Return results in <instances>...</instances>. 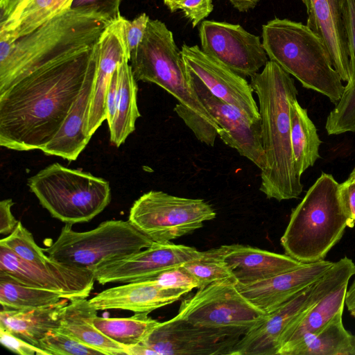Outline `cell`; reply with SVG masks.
Returning <instances> with one entry per match:
<instances>
[{"instance_id": "48", "label": "cell", "mask_w": 355, "mask_h": 355, "mask_svg": "<svg viewBox=\"0 0 355 355\" xmlns=\"http://www.w3.org/2000/svg\"><path fill=\"white\" fill-rule=\"evenodd\" d=\"M73 0H55L53 16L70 8Z\"/></svg>"}, {"instance_id": "3", "label": "cell", "mask_w": 355, "mask_h": 355, "mask_svg": "<svg viewBox=\"0 0 355 355\" xmlns=\"http://www.w3.org/2000/svg\"><path fill=\"white\" fill-rule=\"evenodd\" d=\"M110 23L69 8L15 41L0 35V94L35 69L94 46Z\"/></svg>"}, {"instance_id": "6", "label": "cell", "mask_w": 355, "mask_h": 355, "mask_svg": "<svg viewBox=\"0 0 355 355\" xmlns=\"http://www.w3.org/2000/svg\"><path fill=\"white\" fill-rule=\"evenodd\" d=\"M262 44L269 60L302 85L336 104L345 86L321 38L307 25L275 18L262 26Z\"/></svg>"}, {"instance_id": "43", "label": "cell", "mask_w": 355, "mask_h": 355, "mask_svg": "<svg viewBox=\"0 0 355 355\" xmlns=\"http://www.w3.org/2000/svg\"><path fill=\"white\" fill-rule=\"evenodd\" d=\"M14 202L8 198L0 202V233L10 234L16 227L18 220L13 216L11 208Z\"/></svg>"}, {"instance_id": "4", "label": "cell", "mask_w": 355, "mask_h": 355, "mask_svg": "<svg viewBox=\"0 0 355 355\" xmlns=\"http://www.w3.org/2000/svg\"><path fill=\"white\" fill-rule=\"evenodd\" d=\"M130 62L137 81L156 84L178 100L174 111L196 137L216 131L218 125L191 86L182 51L164 22L149 19Z\"/></svg>"}, {"instance_id": "21", "label": "cell", "mask_w": 355, "mask_h": 355, "mask_svg": "<svg viewBox=\"0 0 355 355\" xmlns=\"http://www.w3.org/2000/svg\"><path fill=\"white\" fill-rule=\"evenodd\" d=\"M187 293L164 287L153 279L130 282L107 288L89 300L98 311L122 309L150 313L178 301Z\"/></svg>"}, {"instance_id": "20", "label": "cell", "mask_w": 355, "mask_h": 355, "mask_svg": "<svg viewBox=\"0 0 355 355\" xmlns=\"http://www.w3.org/2000/svg\"><path fill=\"white\" fill-rule=\"evenodd\" d=\"M306 25L324 42L331 64L343 81L349 78V60L344 22V0H309Z\"/></svg>"}, {"instance_id": "35", "label": "cell", "mask_w": 355, "mask_h": 355, "mask_svg": "<svg viewBox=\"0 0 355 355\" xmlns=\"http://www.w3.org/2000/svg\"><path fill=\"white\" fill-rule=\"evenodd\" d=\"M38 347L48 355H96L103 353L57 329L49 331L41 340Z\"/></svg>"}, {"instance_id": "45", "label": "cell", "mask_w": 355, "mask_h": 355, "mask_svg": "<svg viewBox=\"0 0 355 355\" xmlns=\"http://www.w3.org/2000/svg\"><path fill=\"white\" fill-rule=\"evenodd\" d=\"M345 306L350 315L355 318V278L347 287Z\"/></svg>"}, {"instance_id": "47", "label": "cell", "mask_w": 355, "mask_h": 355, "mask_svg": "<svg viewBox=\"0 0 355 355\" xmlns=\"http://www.w3.org/2000/svg\"><path fill=\"white\" fill-rule=\"evenodd\" d=\"M126 350L128 355H157V352L153 349L141 343L129 347L126 349Z\"/></svg>"}, {"instance_id": "34", "label": "cell", "mask_w": 355, "mask_h": 355, "mask_svg": "<svg viewBox=\"0 0 355 355\" xmlns=\"http://www.w3.org/2000/svg\"><path fill=\"white\" fill-rule=\"evenodd\" d=\"M2 245L20 258L34 263H43L50 258L35 241L32 234L19 221L15 230L1 239Z\"/></svg>"}, {"instance_id": "9", "label": "cell", "mask_w": 355, "mask_h": 355, "mask_svg": "<svg viewBox=\"0 0 355 355\" xmlns=\"http://www.w3.org/2000/svg\"><path fill=\"white\" fill-rule=\"evenodd\" d=\"M355 275V263L347 257L334 261L318 281L295 295L247 330L231 355H278L281 338L290 324L327 293Z\"/></svg>"}, {"instance_id": "17", "label": "cell", "mask_w": 355, "mask_h": 355, "mask_svg": "<svg viewBox=\"0 0 355 355\" xmlns=\"http://www.w3.org/2000/svg\"><path fill=\"white\" fill-rule=\"evenodd\" d=\"M186 68L195 74L212 94L237 108L253 121L260 120L253 89L245 78L205 53L198 45L181 48Z\"/></svg>"}, {"instance_id": "25", "label": "cell", "mask_w": 355, "mask_h": 355, "mask_svg": "<svg viewBox=\"0 0 355 355\" xmlns=\"http://www.w3.org/2000/svg\"><path fill=\"white\" fill-rule=\"evenodd\" d=\"M87 297L71 299L63 308L58 331L94 349L105 355L126 354V349L109 338L92 324L97 316V309Z\"/></svg>"}, {"instance_id": "38", "label": "cell", "mask_w": 355, "mask_h": 355, "mask_svg": "<svg viewBox=\"0 0 355 355\" xmlns=\"http://www.w3.org/2000/svg\"><path fill=\"white\" fill-rule=\"evenodd\" d=\"M150 17L143 12L130 21L123 17L125 40L130 54L139 46L144 37Z\"/></svg>"}, {"instance_id": "31", "label": "cell", "mask_w": 355, "mask_h": 355, "mask_svg": "<svg viewBox=\"0 0 355 355\" xmlns=\"http://www.w3.org/2000/svg\"><path fill=\"white\" fill-rule=\"evenodd\" d=\"M91 322L105 336L125 349L142 343L160 323L146 313H135L128 318H107L97 315Z\"/></svg>"}, {"instance_id": "29", "label": "cell", "mask_w": 355, "mask_h": 355, "mask_svg": "<svg viewBox=\"0 0 355 355\" xmlns=\"http://www.w3.org/2000/svg\"><path fill=\"white\" fill-rule=\"evenodd\" d=\"M119 93L115 115L109 126L110 141L116 147L123 144L135 130L141 114L137 106V85L128 60L117 67Z\"/></svg>"}, {"instance_id": "8", "label": "cell", "mask_w": 355, "mask_h": 355, "mask_svg": "<svg viewBox=\"0 0 355 355\" xmlns=\"http://www.w3.org/2000/svg\"><path fill=\"white\" fill-rule=\"evenodd\" d=\"M153 242L129 220H110L86 232L74 231L72 225L66 224L44 250L58 262L92 270L137 253Z\"/></svg>"}, {"instance_id": "52", "label": "cell", "mask_w": 355, "mask_h": 355, "mask_svg": "<svg viewBox=\"0 0 355 355\" xmlns=\"http://www.w3.org/2000/svg\"><path fill=\"white\" fill-rule=\"evenodd\" d=\"M349 177L355 179V167L353 168Z\"/></svg>"}, {"instance_id": "26", "label": "cell", "mask_w": 355, "mask_h": 355, "mask_svg": "<svg viewBox=\"0 0 355 355\" xmlns=\"http://www.w3.org/2000/svg\"><path fill=\"white\" fill-rule=\"evenodd\" d=\"M343 11L349 78L341 98L327 118L325 130L329 135L355 132V0H344Z\"/></svg>"}, {"instance_id": "39", "label": "cell", "mask_w": 355, "mask_h": 355, "mask_svg": "<svg viewBox=\"0 0 355 355\" xmlns=\"http://www.w3.org/2000/svg\"><path fill=\"white\" fill-rule=\"evenodd\" d=\"M212 0H183L176 7L181 10L194 28L212 12Z\"/></svg>"}, {"instance_id": "2", "label": "cell", "mask_w": 355, "mask_h": 355, "mask_svg": "<svg viewBox=\"0 0 355 355\" xmlns=\"http://www.w3.org/2000/svg\"><path fill=\"white\" fill-rule=\"evenodd\" d=\"M259 101L266 166L259 190L277 201L297 198L303 191L291 141L290 110L298 92L291 75L268 60L250 82Z\"/></svg>"}, {"instance_id": "42", "label": "cell", "mask_w": 355, "mask_h": 355, "mask_svg": "<svg viewBox=\"0 0 355 355\" xmlns=\"http://www.w3.org/2000/svg\"><path fill=\"white\" fill-rule=\"evenodd\" d=\"M119 93V80L117 68L114 71L107 87L105 98L106 120L110 126L114 119Z\"/></svg>"}, {"instance_id": "18", "label": "cell", "mask_w": 355, "mask_h": 355, "mask_svg": "<svg viewBox=\"0 0 355 355\" xmlns=\"http://www.w3.org/2000/svg\"><path fill=\"white\" fill-rule=\"evenodd\" d=\"M334 261L320 260L272 277L236 286L252 304L268 314L320 279Z\"/></svg>"}, {"instance_id": "36", "label": "cell", "mask_w": 355, "mask_h": 355, "mask_svg": "<svg viewBox=\"0 0 355 355\" xmlns=\"http://www.w3.org/2000/svg\"><path fill=\"white\" fill-rule=\"evenodd\" d=\"M148 279H153L164 287L187 293L199 288L198 282L183 265L168 269Z\"/></svg>"}, {"instance_id": "15", "label": "cell", "mask_w": 355, "mask_h": 355, "mask_svg": "<svg viewBox=\"0 0 355 355\" xmlns=\"http://www.w3.org/2000/svg\"><path fill=\"white\" fill-rule=\"evenodd\" d=\"M187 70L191 86L220 128L218 136L226 145L262 170L266 166V156L261 119L253 121L237 108L218 98L195 74Z\"/></svg>"}, {"instance_id": "1", "label": "cell", "mask_w": 355, "mask_h": 355, "mask_svg": "<svg viewBox=\"0 0 355 355\" xmlns=\"http://www.w3.org/2000/svg\"><path fill=\"white\" fill-rule=\"evenodd\" d=\"M98 55L97 43L35 69L0 94V146L42 150L67 116Z\"/></svg>"}, {"instance_id": "41", "label": "cell", "mask_w": 355, "mask_h": 355, "mask_svg": "<svg viewBox=\"0 0 355 355\" xmlns=\"http://www.w3.org/2000/svg\"><path fill=\"white\" fill-rule=\"evenodd\" d=\"M341 200L347 217L354 227L355 224V179L348 178L340 184Z\"/></svg>"}, {"instance_id": "46", "label": "cell", "mask_w": 355, "mask_h": 355, "mask_svg": "<svg viewBox=\"0 0 355 355\" xmlns=\"http://www.w3.org/2000/svg\"><path fill=\"white\" fill-rule=\"evenodd\" d=\"M239 12L254 8L262 0H228Z\"/></svg>"}, {"instance_id": "30", "label": "cell", "mask_w": 355, "mask_h": 355, "mask_svg": "<svg viewBox=\"0 0 355 355\" xmlns=\"http://www.w3.org/2000/svg\"><path fill=\"white\" fill-rule=\"evenodd\" d=\"M290 117L293 159L296 169L302 175L320 158L319 148L322 141L306 109L300 105L297 99L291 105Z\"/></svg>"}, {"instance_id": "32", "label": "cell", "mask_w": 355, "mask_h": 355, "mask_svg": "<svg viewBox=\"0 0 355 355\" xmlns=\"http://www.w3.org/2000/svg\"><path fill=\"white\" fill-rule=\"evenodd\" d=\"M63 298L60 294L27 286L0 270V303L12 309L51 305Z\"/></svg>"}, {"instance_id": "50", "label": "cell", "mask_w": 355, "mask_h": 355, "mask_svg": "<svg viewBox=\"0 0 355 355\" xmlns=\"http://www.w3.org/2000/svg\"><path fill=\"white\" fill-rule=\"evenodd\" d=\"M350 355H355V334L353 335L352 349Z\"/></svg>"}, {"instance_id": "7", "label": "cell", "mask_w": 355, "mask_h": 355, "mask_svg": "<svg viewBox=\"0 0 355 355\" xmlns=\"http://www.w3.org/2000/svg\"><path fill=\"white\" fill-rule=\"evenodd\" d=\"M28 186L41 205L66 224L91 220L111 200L108 181L58 162L30 177Z\"/></svg>"}, {"instance_id": "12", "label": "cell", "mask_w": 355, "mask_h": 355, "mask_svg": "<svg viewBox=\"0 0 355 355\" xmlns=\"http://www.w3.org/2000/svg\"><path fill=\"white\" fill-rule=\"evenodd\" d=\"M247 330L207 327L173 317L160 322L141 343L157 355H231Z\"/></svg>"}, {"instance_id": "13", "label": "cell", "mask_w": 355, "mask_h": 355, "mask_svg": "<svg viewBox=\"0 0 355 355\" xmlns=\"http://www.w3.org/2000/svg\"><path fill=\"white\" fill-rule=\"evenodd\" d=\"M198 32L202 51L244 78L259 72L268 61L260 37L239 24L205 20Z\"/></svg>"}, {"instance_id": "11", "label": "cell", "mask_w": 355, "mask_h": 355, "mask_svg": "<svg viewBox=\"0 0 355 355\" xmlns=\"http://www.w3.org/2000/svg\"><path fill=\"white\" fill-rule=\"evenodd\" d=\"M266 315L241 293L236 282H222L184 299L175 318L207 327L248 329Z\"/></svg>"}, {"instance_id": "49", "label": "cell", "mask_w": 355, "mask_h": 355, "mask_svg": "<svg viewBox=\"0 0 355 355\" xmlns=\"http://www.w3.org/2000/svg\"><path fill=\"white\" fill-rule=\"evenodd\" d=\"M183 0H164V4L171 11H176L177 6Z\"/></svg>"}, {"instance_id": "10", "label": "cell", "mask_w": 355, "mask_h": 355, "mask_svg": "<svg viewBox=\"0 0 355 355\" xmlns=\"http://www.w3.org/2000/svg\"><path fill=\"white\" fill-rule=\"evenodd\" d=\"M216 216L202 199L150 191L135 201L128 220L154 242L168 243L200 229Z\"/></svg>"}, {"instance_id": "44", "label": "cell", "mask_w": 355, "mask_h": 355, "mask_svg": "<svg viewBox=\"0 0 355 355\" xmlns=\"http://www.w3.org/2000/svg\"><path fill=\"white\" fill-rule=\"evenodd\" d=\"M28 0H0V24L6 21Z\"/></svg>"}, {"instance_id": "14", "label": "cell", "mask_w": 355, "mask_h": 355, "mask_svg": "<svg viewBox=\"0 0 355 355\" xmlns=\"http://www.w3.org/2000/svg\"><path fill=\"white\" fill-rule=\"evenodd\" d=\"M0 270L27 286L57 293L69 300L77 297H87L96 281L90 269L60 263L51 258L43 263L31 262L2 245Z\"/></svg>"}, {"instance_id": "19", "label": "cell", "mask_w": 355, "mask_h": 355, "mask_svg": "<svg viewBox=\"0 0 355 355\" xmlns=\"http://www.w3.org/2000/svg\"><path fill=\"white\" fill-rule=\"evenodd\" d=\"M98 65L91 98L87 135L89 137L106 119L105 98L108 85L119 63L130 62L123 28V17L110 23L98 42Z\"/></svg>"}, {"instance_id": "40", "label": "cell", "mask_w": 355, "mask_h": 355, "mask_svg": "<svg viewBox=\"0 0 355 355\" xmlns=\"http://www.w3.org/2000/svg\"><path fill=\"white\" fill-rule=\"evenodd\" d=\"M0 341L2 345L17 354L48 355L42 349L27 343L1 328H0Z\"/></svg>"}, {"instance_id": "28", "label": "cell", "mask_w": 355, "mask_h": 355, "mask_svg": "<svg viewBox=\"0 0 355 355\" xmlns=\"http://www.w3.org/2000/svg\"><path fill=\"white\" fill-rule=\"evenodd\" d=\"M353 334L343 322V313L315 333L282 349L278 355H350Z\"/></svg>"}, {"instance_id": "37", "label": "cell", "mask_w": 355, "mask_h": 355, "mask_svg": "<svg viewBox=\"0 0 355 355\" xmlns=\"http://www.w3.org/2000/svg\"><path fill=\"white\" fill-rule=\"evenodd\" d=\"M121 0H73L70 9L99 15L112 22L121 17Z\"/></svg>"}, {"instance_id": "23", "label": "cell", "mask_w": 355, "mask_h": 355, "mask_svg": "<svg viewBox=\"0 0 355 355\" xmlns=\"http://www.w3.org/2000/svg\"><path fill=\"white\" fill-rule=\"evenodd\" d=\"M224 259L236 283L250 284L295 270L302 264L287 254L241 244L225 245Z\"/></svg>"}, {"instance_id": "5", "label": "cell", "mask_w": 355, "mask_h": 355, "mask_svg": "<svg viewBox=\"0 0 355 355\" xmlns=\"http://www.w3.org/2000/svg\"><path fill=\"white\" fill-rule=\"evenodd\" d=\"M347 227H353L344 209L340 184L322 173L292 210L280 243L285 254L303 263L324 259Z\"/></svg>"}, {"instance_id": "27", "label": "cell", "mask_w": 355, "mask_h": 355, "mask_svg": "<svg viewBox=\"0 0 355 355\" xmlns=\"http://www.w3.org/2000/svg\"><path fill=\"white\" fill-rule=\"evenodd\" d=\"M348 285L349 282L340 284L300 314L284 333L278 354L282 349L316 332L336 315L343 313Z\"/></svg>"}, {"instance_id": "22", "label": "cell", "mask_w": 355, "mask_h": 355, "mask_svg": "<svg viewBox=\"0 0 355 355\" xmlns=\"http://www.w3.org/2000/svg\"><path fill=\"white\" fill-rule=\"evenodd\" d=\"M98 59L90 68L78 98L54 137L41 150L45 155L76 160L91 137L87 124Z\"/></svg>"}, {"instance_id": "24", "label": "cell", "mask_w": 355, "mask_h": 355, "mask_svg": "<svg viewBox=\"0 0 355 355\" xmlns=\"http://www.w3.org/2000/svg\"><path fill=\"white\" fill-rule=\"evenodd\" d=\"M69 302L63 297L55 304L40 307L12 309L1 306L0 328L38 347L49 331L58 329L62 311Z\"/></svg>"}, {"instance_id": "33", "label": "cell", "mask_w": 355, "mask_h": 355, "mask_svg": "<svg viewBox=\"0 0 355 355\" xmlns=\"http://www.w3.org/2000/svg\"><path fill=\"white\" fill-rule=\"evenodd\" d=\"M225 245L201 252L199 257L189 261L183 266L199 283V288L222 282H234L225 259Z\"/></svg>"}, {"instance_id": "51", "label": "cell", "mask_w": 355, "mask_h": 355, "mask_svg": "<svg viewBox=\"0 0 355 355\" xmlns=\"http://www.w3.org/2000/svg\"><path fill=\"white\" fill-rule=\"evenodd\" d=\"M300 1H301L305 5L306 10H307L309 6V0H300Z\"/></svg>"}, {"instance_id": "16", "label": "cell", "mask_w": 355, "mask_h": 355, "mask_svg": "<svg viewBox=\"0 0 355 355\" xmlns=\"http://www.w3.org/2000/svg\"><path fill=\"white\" fill-rule=\"evenodd\" d=\"M193 247L171 242H153L149 247L130 256L106 262L92 268L96 281L130 283L150 279L173 267L200 256Z\"/></svg>"}]
</instances>
